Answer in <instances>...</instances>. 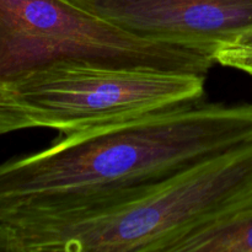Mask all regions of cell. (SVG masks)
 I'll use <instances>...</instances> for the list:
<instances>
[{
    "label": "cell",
    "mask_w": 252,
    "mask_h": 252,
    "mask_svg": "<svg viewBox=\"0 0 252 252\" xmlns=\"http://www.w3.org/2000/svg\"><path fill=\"white\" fill-rule=\"evenodd\" d=\"M252 142V103H189L62 135L0 165V221L97 211Z\"/></svg>",
    "instance_id": "6da1fadb"
},
{
    "label": "cell",
    "mask_w": 252,
    "mask_h": 252,
    "mask_svg": "<svg viewBox=\"0 0 252 252\" xmlns=\"http://www.w3.org/2000/svg\"><path fill=\"white\" fill-rule=\"evenodd\" d=\"M252 209V142L107 208L0 221L4 252H174L197 231Z\"/></svg>",
    "instance_id": "7a4b0ae2"
},
{
    "label": "cell",
    "mask_w": 252,
    "mask_h": 252,
    "mask_svg": "<svg viewBox=\"0 0 252 252\" xmlns=\"http://www.w3.org/2000/svg\"><path fill=\"white\" fill-rule=\"evenodd\" d=\"M203 48L135 36L69 0H0V89L12 91L59 65L176 71L207 76Z\"/></svg>",
    "instance_id": "3957f363"
},
{
    "label": "cell",
    "mask_w": 252,
    "mask_h": 252,
    "mask_svg": "<svg viewBox=\"0 0 252 252\" xmlns=\"http://www.w3.org/2000/svg\"><path fill=\"white\" fill-rule=\"evenodd\" d=\"M204 75L145 69L59 65L12 90L31 128L62 135L199 102Z\"/></svg>",
    "instance_id": "277c9868"
},
{
    "label": "cell",
    "mask_w": 252,
    "mask_h": 252,
    "mask_svg": "<svg viewBox=\"0 0 252 252\" xmlns=\"http://www.w3.org/2000/svg\"><path fill=\"white\" fill-rule=\"evenodd\" d=\"M135 36L216 52L252 34V0H69Z\"/></svg>",
    "instance_id": "5b68a950"
},
{
    "label": "cell",
    "mask_w": 252,
    "mask_h": 252,
    "mask_svg": "<svg viewBox=\"0 0 252 252\" xmlns=\"http://www.w3.org/2000/svg\"><path fill=\"white\" fill-rule=\"evenodd\" d=\"M174 252H252V209L197 231Z\"/></svg>",
    "instance_id": "8992f818"
},
{
    "label": "cell",
    "mask_w": 252,
    "mask_h": 252,
    "mask_svg": "<svg viewBox=\"0 0 252 252\" xmlns=\"http://www.w3.org/2000/svg\"><path fill=\"white\" fill-rule=\"evenodd\" d=\"M31 128L30 121L12 91L0 89V137Z\"/></svg>",
    "instance_id": "52a82bcc"
}]
</instances>
